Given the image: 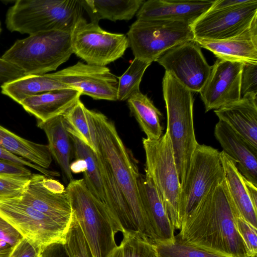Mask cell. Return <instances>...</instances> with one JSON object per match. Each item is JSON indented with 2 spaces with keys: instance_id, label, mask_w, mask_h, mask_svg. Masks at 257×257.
<instances>
[{
  "instance_id": "10",
  "label": "cell",
  "mask_w": 257,
  "mask_h": 257,
  "mask_svg": "<svg viewBox=\"0 0 257 257\" xmlns=\"http://www.w3.org/2000/svg\"><path fill=\"white\" fill-rule=\"evenodd\" d=\"M73 53L87 64L105 66L121 57L129 47L124 34L110 33L81 18L71 32Z\"/></svg>"
},
{
  "instance_id": "5",
  "label": "cell",
  "mask_w": 257,
  "mask_h": 257,
  "mask_svg": "<svg viewBox=\"0 0 257 257\" xmlns=\"http://www.w3.org/2000/svg\"><path fill=\"white\" fill-rule=\"evenodd\" d=\"M81 0H19L7 11L6 24L11 32L29 35L39 32H71L83 17Z\"/></svg>"
},
{
  "instance_id": "30",
  "label": "cell",
  "mask_w": 257,
  "mask_h": 257,
  "mask_svg": "<svg viewBox=\"0 0 257 257\" xmlns=\"http://www.w3.org/2000/svg\"><path fill=\"white\" fill-rule=\"evenodd\" d=\"M73 152L76 159L84 160L86 169L83 180L90 192L106 206V195L97 158L96 152L76 137L70 135Z\"/></svg>"
},
{
  "instance_id": "13",
  "label": "cell",
  "mask_w": 257,
  "mask_h": 257,
  "mask_svg": "<svg viewBox=\"0 0 257 257\" xmlns=\"http://www.w3.org/2000/svg\"><path fill=\"white\" fill-rule=\"evenodd\" d=\"M60 224L69 228L72 209L63 185L40 174H32L23 194L18 198Z\"/></svg>"
},
{
  "instance_id": "1",
  "label": "cell",
  "mask_w": 257,
  "mask_h": 257,
  "mask_svg": "<svg viewBox=\"0 0 257 257\" xmlns=\"http://www.w3.org/2000/svg\"><path fill=\"white\" fill-rule=\"evenodd\" d=\"M239 216L225 179L210 190L182 222L181 241L230 257H249L238 233Z\"/></svg>"
},
{
  "instance_id": "48",
  "label": "cell",
  "mask_w": 257,
  "mask_h": 257,
  "mask_svg": "<svg viewBox=\"0 0 257 257\" xmlns=\"http://www.w3.org/2000/svg\"><path fill=\"white\" fill-rule=\"evenodd\" d=\"M1 31H2V29H1V23H0V34H1Z\"/></svg>"
},
{
  "instance_id": "27",
  "label": "cell",
  "mask_w": 257,
  "mask_h": 257,
  "mask_svg": "<svg viewBox=\"0 0 257 257\" xmlns=\"http://www.w3.org/2000/svg\"><path fill=\"white\" fill-rule=\"evenodd\" d=\"M96 155L106 195L107 208L124 231L137 230L130 209L108 165L97 151Z\"/></svg>"
},
{
  "instance_id": "22",
  "label": "cell",
  "mask_w": 257,
  "mask_h": 257,
  "mask_svg": "<svg viewBox=\"0 0 257 257\" xmlns=\"http://www.w3.org/2000/svg\"><path fill=\"white\" fill-rule=\"evenodd\" d=\"M81 95L74 89H61L27 97L19 104L38 121L44 122L63 115L80 99Z\"/></svg>"
},
{
  "instance_id": "15",
  "label": "cell",
  "mask_w": 257,
  "mask_h": 257,
  "mask_svg": "<svg viewBox=\"0 0 257 257\" xmlns=\"http://www.w3.org/2000/svg\"><path fill=\"white\" fill-rule=\"evenodd\" d=\"M50 75L62 83L94 99L117 100L118 80L109 69L81 62Z\"/></svg>"
},
{
  "instance_id": "12",
  "label": "cell",
  "mask_w": 257,
  "mask_h": 257,
  "mask_svg": "<svg viewBox=\"0 0 257 257\" xmlns=\"http://www.w3.org/2000/svg\"><path fill=\"white\" fill-rule=\"evenodd\" d=\"M257 0L233 7L210 9L192 25L194 39L221 40L237 36L257 21Z\"/></svg>"
},
{
  "instance_id": "28",
  "label": "cell",
  "mask_w": 257,
  "mask_h": 257,
  "mask_svg": "<svg viewBox=\"0 0 257 257\" xmlns=\"http://www.w3.org/2000/svg\"><path fill=\"white\" fill-rule=\"evenodd\" d=\"M91 22L98 23L101 19L115 22L128 21L137 14L144 0H81Z\"/></svg>"
},
{
  "instance_id": "16",
  "label": "cell",
  "mask_w": 257,
  "mask_h": 257,
  "mask_svg": "<svg viewBox=\"0 0 257 257\" xmlns=\"http://www.w3.org/2000/svg\"><path fill=\"white\" fill-rule=\"evenodd\" d=\"M242 62L217 59L200 91L205 112L239 100Z\"/></svg>"
},
{
  "instance_id": "38",
  "label": "cell",
  "mask_w": 257,
  "mask_h": 257,
  "mask_svg": "<svg viewBox=\"0 0 257 257\" xmlns=\"http://www.w3.org/2000/svg\"><path fill=\"white\" fill-rule=\"evenodd\" d=\"M257 63H243L240 79L241 97L245 95L257 96Z\"/></svg>"
},
{
  "instance_id": "25",
  "label": "cell",
  "mask_w": 257,
  "mask_h": 257,
  "mask_svg": "<svg viewBox=\"0 0 257 257\" xmlns=\"http://www.w3.org/2000/svg\"><path fill=\"white\" fill-rule=\"evenodd\" d=\"M2 93L19 104L24 99L49 91L70 88L49 73L25 75L1 86Z\"/></svg>"
},
{
  "instance_id": "49",
  "label": "cell",
  "mask_w": 257,
  "mask_h": 257,
  "mask_svg": "<svg viewBox=\"0 0 257 257\" xmlns=\"http://www.w3.org/2000/svg\"><path fill=\"white\" fill-rule=\"evenodd\" d=\"M250 257H256V255H254L250 256Z\"/></svg>"
},
{
  "instance_id": "45",
  "label": "cell",
  "mask_w": 257,
  "mask_h": 257,
  "mask_svg": "<svg viewBox=\"0 0 257 257\" xmlns=\"http://www.w3.org/2000/svg\"><path fill=\"white\" fill-rule=\"evenodd\" d=\"M244 183L252 204L255 210L257 211V186L245 178H244Z\"/></svg>"
},
{
  "instance_id": "24",
  "label": "cell",
  "mask_w": 257,
  "mask_h": 257,
  "mask_svg": "<svg viewBox=\"0 0 257 257\" xmlns=\"http://www.w3.org/2000/svg\"><path fill=\"white\" fill-rule=\"evenodd\" d=\"M220 157L228 190L239 216L257 228V211L248 196L244 177L235 161L223 151L220 152Z\"/></svg>"
},
{
  "instance_id": "36",
  "label": "cell",
  "mask_w": 257,
  "mask_h": 257,
  "mask_svg": "<svg viewBox=\"0 0 257 257\" xmlns=\"http://www.w3.org/2000/svg\"><path fill=\"white\" fill-rule=\"evenodd\" d=\"M30 177L0 176V199L20 197L24 192Z\"/></svg>"
},
{
  "instance_id": "33",
  "label": "cell",
  "mask_w": 257,
  "mask_h": 257,
  "mask_svg": "<svg viewBox=\"0 0 257 257\" xmlns=\"http://www.w3.org/2000/svg\"><path fill=\"white\" fill-rule=\"evenodd\" d=\"M151 63L135 58L131 65L120 76L118 77L117 100L124 101L140 91L143 75Z\"/></svg>"
},
{
  "instance_id": "47",
  "label": "cell",
  "mask_w": 257,
  "mask_h": 257,
  "mask_svg": "<svg viewBox=\"0 0 257 257\" xmlns=\"http://www.w3.org/2000/svg\"><path fill=\"white\" fill-rule=\"evenodd\" d=\"M13 247L6 242L0 240V257H9Z\"/></svg>"
},
{
  "instance_id": "43",
  "label": "cell",
  "mask_w": 257,
  "mask_h": 257,
  "mask_svg": "<svg viewBox=\"0 0 257 257\" xmlns=\"http://www.w3.org/2000/svg\"><path fill=\"white\" fill-rule=\"evenodd\" d=\"M22 238L14 227L0 216V240L13 247Z\"/></svg>"
},
{
  "instance_id": "11",
  "label": "cell",
  "mask_w": 257,
  "mask_h": 257,
  "mask_svg": "<svg viewBox=\"0 0 257 257\" xmlns=\"http://www.w3.org/2000/svg\"><path fill=\"white\" fill-rule=\"evenodd\" d=\"M0 216L23 237L42 249L54 243H64L69 228L23 203L18 198L0 199Z\"/></svg>"
},
{
  "instance_id": "14",
  "label": "cell",
  "mask_w": 257,
  "mask_h": 257,
  "mask_svg": "<svg viewBox=\"0 0 257 257\" xmlns=\"http://www.w3.org/2000/svg\"><path fill=\"white\" fill-rule=\"evenodd\" d=\"M156 61L192 92H200L212 68L206 61L201 47L194 40L173 47Z\"/></svg>"
},
{
  "instance_id": "42",
  "label": "cell",
  "mask_w": 257,
  "mask_h": 257,
  "mask_svg": "<svg viewBox=\"0 0 257 257\" xmlns=\"http://www.w3.org/2000/svg\"><path fill=\"white\" fill-rule=\"evenodd\" d=\"M32 175L25 166L0 160V176L30 177Z\"/></svg>"
},
{
  "instance_id": "40",
  "label": "cell",
  "mask_w": 257,
  "mask_h": 257,
  "mask_svg": "<svg viewBox=\"0 0 257 257\" xmlns=\"http://www.w3.org/2000/svg\"><path fill=\"white\" fill-rule=\"evenodd\" d=\"M42 249L23 237L13 247L9 257H40Z\"/></svg>"
},
{
  "instance_id": "19",
  "label": "cell",
  "mask_w": 257,
  "mask_h": 257,
  "mask_svg": "<svg viewBox=\"0 0 257 257\" xmlns=\"http://www.w3.org/2000/svg\"><path fill=\"white\" fill-rule=\"evenodd\" d=\"M139 190L143 205L155 241H166L175 237V229L169 219L163 199L151 178L140 174Z\"/></svg>"
},
{
  "instance_id": "2",
  "label": "cell",
  "mask_w": 257,
  "mask_h": 257,
  "mask_svg": "<svg viewBox=\"0 0 257 257\" xmlns=\"http://www.w3.org/2000/svg\"><path fill=\"white\" fill-rule=\"evenodd\" d=\"M86 112L93 144L127 203L136 230L154 242L139 192L138 161L124 145L112 121L98 111L86 108Z\"/></svg>"
},
{
  "instance_id": "31",
  "label": "cell",
  "mask_w": 257,
  "mask_h": 257,
  "mask_svg": "<svg viewBox=\"0 0 257 257\" xmlns=\"http://www.w3.org/2000/svg\"><path fill=\"white\" fill-rule=\"evenodd\" d=\"M107 257H159L154 243L137 230L125 231Z\"/></svg>"
},
{
  "instance_id": "46",
  "label": "cell",
  "mask_w": 257,
  "mask_h": 257,
  "mask_svg": "<svg viewBox=\"0 0 257 257\" xmlns=\"http://www.w3.org/2000/svg\"><path fill=\"white\" fill-rule=\"evenodd\" d=\"M86 169V165L85 162L81 159H76V160L71 163L70 170L73 173H79L84 172Z\"/></svg>"
},
{
  "instance_id": "44",
  "label": "cell",
  "mask_w": 257,
  "mask_h": 257,
  "mask_svg": "<svg viewBox=\"0 0 257 257\" xmlns=\"http://www.w3.org/2000/svg\"><path fill=\"white\" fill-rule=\"evenodd\" d=\"M247 0H215L211 9H220L235 7L243 4Z\"/></svg>"
},
{
  "instance_id": "6",
  "label": "cell",
  "mask_w": 257,
  "mask_h": 257,
  "mask_svg": "<svg viewBox=\"0 0 257 257\" xmlns=\"http://www.w3.org/2000/svg\"><path fill=\"white\" fill-rule=\"evenodd\" d=\"M73 53L71 32H39L18 40L2 58L22 70L25 75H42L56 70Z\"/></svg>"
},
{
  "instance_id": "21",
  "label": "cell",
  "mask_w": 257,
  "mask_h": 257,
  "mask_svg": "<svg viewBox=\"0 0 257 257\" xmlns=\"http://www.w3.org/2000/svg\"><path fill=\"white\" fill-rule=\"evenodd\" d=\"M224 122L257 149V96L245 95L239 100L214 110Z\"/></svg>"
},
{
  "instance_id": "18",
  "label": "cell",
  "mask_w": 257,
  "mask_h": 257,
  "mask_svg": "<svg viewBox=\"0 0 257 257\" xmlns=\"http://www.w3.org/2000/svg\"><path fill=\"white\" fill-rule=\"evenodd\" d=\"M214 134L223 151L235 161L241 175L257 186V149L222 121L219 120L216 124Z\"/></svg>"
},
{
  "instance_id": "39",
  "label": "cell",
  "mask_w": 257,
  "mask_h": 257,
  "mask_svg": "<svg viewBox=\"0 0 257 257\" xmlns=\"http://www.w3.org/2000/svg\"><path fill=\"white\" fill-rule=\"evenodd\" d=\"M0 160L13 163L19 165L32 168L42 174L48 177L59 176V173L56 171L49 170L39 167L30 162L8 151L0 146Z\"/></svg>"
},
{
  "instance_id": "9",
  "label": "cell",
  "mask_w": 257,
  "mask_h": 257,
  "mask_svg": "<svg viewBox=\"0 0 257 257\" xmlns=\"http://www.w3.org/2000/svg\"><path fill=\"white\" fill-rule=\"evenodd\" d=\"M224 179L220 152L211 146L198 144L181 187L179 209L181 222L212 187Z\"/></svg>"
},
{
  "instance_id": "32",
  "label": "cell",
  "mask_w": 257,
  "mask_h": 257,
  "mask_svg": "<svg viewBox=\"0 0 257 257\" xmlns=\"http://www.w3.org/2000/svg\"><path fill=\"white\" fill-rule=\"evenodd\" d=\"M86 109L84 104L79 99L63 114L65 124L70 135L76 137L97 152L91 137Z\"/></svg>"
},
{
  "instance_id": "35",
  "label": "cell",
  "mask_w": 257,
  "mask_h": 257,
  "mask_svg": "<svg viewBox=\"0 0 257 257\" xmlns=\"http://www.w3.org/2000/svg\"><path fill=\"white\" fill-rule=\"evenodd\" d=\"M64 245L70 257H92L79 224L73 212L72 221L66 236Z\"/></svg>"
},
{
  "instance_id": "7",
  "label": "cell",
  "mask_w": 257,
  "mask_h": 257,
  "mask_svg": "<svg viewBox=\"0 0 257 257\" xmlns=\"http://www.w3.org/2000/svg\"><path fill=\"white\" fill-rule=\"evenodd\" d=\"M146 156L145 172L152 179L164 201L169 219L175 229L180 230L181 184L168 133L157 140L143 138Z\"/></svg>"
},
{
  "instance_id": "3",
  "label": "cell",
  "mask_w": 257,
  "mask_h": 257,
  "mask_svg": "<svg viewBox=\"0 0 257 257\" xmlns=\"http://www.w3.org/2000/svg\"><path fill=\"white\" fill-rule=\"evenodd\" d=\"M170 138L181 184L184 183L192 154L198 145L193 121L192 92L165 71L162 81Z\"/></svg>"
},
{
  "instance_id": "26",
  "label": "cell",
  "mask_w": 257,
  "mask_h": 257,
  "mask_svg": "<svg viewBox=\"0 0 257 257\" xmlns=\"http://www.w3.org/2000/svg\"><path fill=\"white\" fill-rule=\"evenodd\" d=\"M0 146L31 163L47 169L52 157L48 145L23 138L0 125Z\"/></svg>"
},
{
  "instance_id": "17",
  "label": "cell",
  "mask_w": 257,
  "mask_h": 257,
  "mask_svg": "<svg viewBox=\"0 0 257 257\" xmlns=\"http://www.w3.org/2000/svg\"><path fill=\"white\" fill-rule=\"evenodd\" d=\"M215 0H149L136 14L138 20H165L191 25L210 9Z\"/></svg>"
},
{
  "instance_id": "4",
  "label": "cell",
  "mask_w": 257,
  "mask_h": 257,
  "mask_svg": "<svg viewBox=\"0 0 257 257\" xmlns=\"http://www.w3.org/2000/svg\"><path fill=\"white\" fill-rule=\"evenodd\" d=\"M65 190L92 257H107L117 246L116 234L123 233V228L105 204L90 192L83 178L73 179Z\"/></svg>"
},
{
  "instance_id": "29",
  "label": "cell",
  "mask_w": 257,
  "mask_h": 257,
  "mask_svg": "<svg viewBox=\"0 0 257 257\" xmlns=\"http://www.w3.org/2000/svg\"><path fill=\"white\" fill-rule=\"evenodd\" d=\"M127 103L131 114L136 118L146 138H160L163 130L160 122L162 114L152 101L140 91L128 98Z\"/></svg>"
},
{
  "instance_id": "23",
  "label": "cell",
  "mask_w": 257,
  "mask_h": 257,
  "mask_svg": "<svg viewBox=\"0 0 257 257\" xmlns=\"http://www.w3.org/2000/svg\"><path fill=\"white\" fill-rule=\"evenodd\" d=\"M37 126L45 133L48 146L52 157L59 165L68 181L73 179L70 170L71 154L73 151L70 134L65 126L63 115L44 122L38 121Z\"/></svg>"
},
{
  "instance_id": "8",
  "label": "cell",
  "mask_w": 257,
  "mask_h": 257,
  "mask_svg": "<svg viewBox=\"0 0 257 257\" xmlns=\"http://www.w3.org/2000/svg\"><path fill=\"white\" fill-rule=\"evenodd\" d=\"M126 37L135 58L150 63L173 47L194 39L191 25L165 20H137Z\"/></svg>"
},
{
  "instance_id": "34",
  "label": "cell",
  "mask_w": 257,
  "mask_h": 257,
  "mask_svg": "<svg viewBox=\"0 0 257 257\" xmlns=\"http://www.w3.org/2000/svg\"><path fill=\"white\" fill-rule=\"evenodd\" d=\"M159 257H230L183 242L175 237L154 243Z\"/></svg>"
},
{
  "instance_id": "41",
  "label": "cell",
  "mask_w": 257,
  "mask_h": 257,
  "mask_svg": "<svg viewBox=\"0 0 257 257\" xmlns=\"http://www.w3.org/2000/svg\"><path fill=\"white\" fill-rule=\"evenodd\" d=\"M25 76L24 71L0 57V85Z\"/></svg>"
},
{
  "instance_id": "20",
  "label": "cell",
  "mask_w": 257,
  "mask_h": 257,
  "mask_svg": "<svg viewBox=\"0 0 257 257\" xmlns=\"http://www.w3.org/2000/svg\"><path fill=\"white\" fill-rule=\"evenodd\" d=\"M218 59L257 63V21L242 33L221 40L194 39Z\"/></svg>"
},
{
  "instance_id": "37",
  "label": "cell",
  "mask_w": 257,
  "mask_h": 257,
  "mask_svg": "<svg viewBox=\"0 0 257 257\" xmlns=\"http://www.w3.org/2000/svg\"><path fill=\"white\" fill-rule=\"evenodd\" d=\"M237 229L246 248L249 257L257 253V228L240 216L236 218Z\"/></svg>"
}]
</instances>
